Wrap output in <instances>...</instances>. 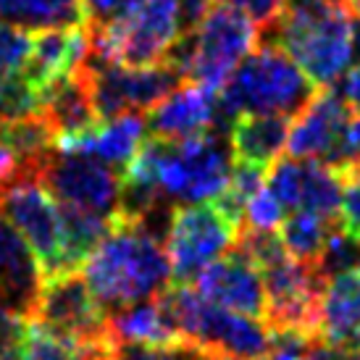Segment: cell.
<instances>
[{
	"label": "cell",
	"instance_id": "cell-47",
	"mask_svg": "<svg viewBox=\"0 0 360 360\" xmlns=\"http://www.w3.org/2000/svg\"><path fill=\"white\" fill-rule=\"evenodd\" d=\"M358 169H360V163H358Z\"/></svg>",
	"mask_w": 360,
	"mask_h": 360
},
{
	"label": "cell",
	"instance_id": "cell-10",
	"mask_svg": "<svg viewBox=\"0 0 360 360\" xmlns=\"http://www.w3.org/2000/svg\"><path fill=\"white\" fill-rule=\"evenodd\" d=\"M37 179L45 184L56 202L90 210L105 219H113L119 213L121 171L110 169L98 158L56 150L40 169Z\"/></svg>",
	"mask_w": 360,
	"mask_h": 360
},
{
	"label": "cell",
	"instance_id": "cell-5",
	"mask_svg": "<svg viewBox=\"0 0 360 360\" xmlns=\"http://www.w3.org/2000/svg\"><path fill=\"white\" fill-rule=\"evenodd\" d=\"M195 56L187 82L221 92L234 69L260 45V30L240 8L216 0L195 27Z\"/></svg>",
	"mask_w": 360,
	"mask_h": 360
},
{
	"label": "cell",
	"instance_id": "cell-12",
	"mask_svg": "<svg viewBox=\"0 0 360 360\" xmlns=\"http://www.w3.org/2000/svg\"><path fill=\"white\" fill-rule=\"evenodd\" d=\"M148 134L169 142L205 137L219 124V92L195 82H184L148 110Z\"/></svg>",
	"mask_w": 360,
	"mask_h": 360
},
{
	"label": "cell",
	"instance_id": "cell-6",
	"mask_svg": "<svg viewBox=\"0 0 360 360\" xmlns=\"http://www.w3.org/2000/svg\"><path fill=\"white\" fill-rule=\"evenodd\" d=\"M79 71L87 79L101 121L116 119L124 113H148L153 105H158L166 95H171L179 84L187 82L169 63L131 69V66L108 63V60H98L90 56L84 58Z\"/></svg>",
	"mask_w": 360,
	"mask_h": 360
},
{
	"label": "cell",
	"instance_id": "cell-28",
	"mask_svg": "<svg viewBox=\"0 0 360 360\" xmlns=\"http://www.w3.org/2000/svg\"><path fill=\"white\" fill-rule=\"evenodd\" d=\"M34 113H42V92L24 77V71L0 77V121L24 119Z\"/></svg>",
	"mask_w": 360,
	"mask_h": 360
},
{
	"label": "cell",
	"instance_id": "cell-7",
	"mask_svg": "<svg viewBox=\"0 0 360 360\" xmlns=\"http://www.w3.org/2000/svg\"><path fill=\"white\" fill-rule=\"evenodd\" d=\"M237 231L240 226L224 219L213 202L176 205L171 210L169 231L163 240L174 279L179 284L198 279L202 269H208L234 248Z\"/></svg>",
	"mask_w": 360,
	"mask_h": 360
},
{
	"label": "cell",
	"instance_id": "cell-26",
	"mask_svg": "<svg viewBox=\"0 0 360 360\" xmlns=\"http://www.w3.org/2000/svg\"><path fill=\"white\" fill-rule=\"evenodd\" d=\"M113 350V345H92V342L69 340L30 323L21 360H105V355Z\"/></svg>",
	"mask_w": 360,
	"mask_h": 360
},
{
	"label": "cell",
	"instance_id": "cell-41",
	"mask_svg": "<svg viewBox=\"0 0 360 360\" xmlns=\"http://www.w3.org/2000/svg\"><path fill=\"white\" fill-rule=\"evenodd\" d=\"M302 360H345V350H340V347H331V345H326V342H316L313 347L308 350V355Z\"/></svg>",
	"mask_w": 360,
	"mask_h": 360
},
{
	"label": "cell",
	"instance_id": "cell-29",
	"mask_svg": "<svg viewBox=\"0 0 360 360\" xmlns=\"http://www.w3.org/2000/svg\"><path fill=\"white\" fill-rule=\"evenodd\" d=\"M316 269L326 281L342 274H350V271H360V240L347 234L340 224L321 252Z\"/></svg>",
	"mask_w": 360,
	"mask_h": 360
},
{
	"label": "cell",
	"instance_id": "cell-11",
	"mask_svg": "<svg viewBox=\"0 0 360 360\" xmlns=\"http://www.w3.org/2000/svg\"><path fill=\"white\" fill-rule=\"evenodd\" d=\"M352 110L342 101V95L331 87H323L313 95V101L292 119L287 150L290 158L321 160L334 169L352 166L347 155V127Z\"/></svg>",
	"mask_w": 360,
	"mask_h": 360
},
{
	"label": "cell",
	"instance_id": "cell-1",
	"mask_svg": "<svg viewBox=\"0 0 360 360\" xmlns=\"http://www.w3.org/2000/svg\"><path fill=\"white\" fill-rule=\"evenodd\" d=\"M92 297L105 313L153 300L174 279L166 245L148 221L113 216L110 231L82 266Z\"/></svg>",
	"mask_w": 360,
	"mask_h": 360
},
{
	"label": "cell",
	"instance_id": "cell-3",
	"mask_svg": "<svg viewBox=\"0 0 360 360\" xmlns=\"http://www.w3.org/2000/svg\"><path fill=\"white\" fill-rule=\"evenodd\" d=\"M316 92L319 87L287 53L276 45L260 42L219 92V124L229 127L242 113L295 119Z\"/></svg>",
	"mask_w": 360,
	"mask_h": 360
},
{
	"label": "cell",
	"instance_id": "cell-30",
	"mask_svg": "<svg viewBox=\"0 0 360 360\" xmlns=\"http://www.w3.org/2000/svg\"><path fill=\"white\" fill-rule=\"evenodd\" d=\"M266 190L279 200L284 210H300L302 200V160L279 158L266 171Z\"/></svg>",
	"mask_w": 360,
	"mask_h": 360
},
{
	"label": "cell",
	"instance_id": "cell-43",
	"mask_svg": "<svg viewBox=\"0 0 360 360\" xmlns=\"http://www.w3.org/2000/svg\"><path fill=\"white\" fill-rule=\"evenodd\" d=\"M198 360H240V358H231V355H221V352H200Z\"/></svg>",
	"mask_w": 360,
	"mask_h": 360
},
{
	"label": "cell",
	"instance_id": "cell-19",
	"mask_svg": "<svg viewBox=\"0 0 360 360\" xmlns=\"http://www.w3.org/2000/svg\"><path fill=\"white\" fill-rule=\"evenodd\" d=\"M42 116L48 119L58 140L82 137L101 124L87 79L82 77L79 69L56 82L51 90L42 95Z\"/></svg>",
	"mask_w": 360,
	"mask_h": 360
},
{
	"label": "cell",
	"instance_id": "cell-37",
	"mask_svg": "<svg viewBox=\"0 0 360 360\" xmlns=\"http://www.w3.org/2000/svg\"><path fill=\"white\" fill-rule=\"evenodd\" d=\"M229 6L240 8L248 19L258 24V30H266L271 21L276 19V13L281 11L284 0H226Z\"/></svg>",
	"mask_w": 360,
	"mask_h": 360
},
{
	"label": "cell",
	"instance_id": "cell-45",
	"mask_svg": "<svg viewBox=\"0 0 360 360\" xmlns=\"http://www.w3.org/2000/svg\"><path fill=\"white\" fill-rule=\"evenodd\" d=\"M342 3L352 11V16H360V0H342Z\"/></svg>",
	"mask_w": 360,
	"mask_h": 360
},
{
	"label": "cell",
	"instance_id": "cell-17",
	"mask_svg": "<svg viewBox=\"0 0 360 360\" xmlns=\"http://www.w3.org/2000/svg\"><path fill=\"white\" fill-rule=\"evenodd\" d=\"M319 340L340 350L360 340V271L326 281L319 302Z\"/></svg>",
	"mask_w": 360,
	"mask_h": 360
},
{
	"label": "cell",
	"instance_id": "cell-40",
	"mask_svg": "<svg viewBox=\"0 0 360 360\" xmlns=\"http://www.w3.org/2000/svg\"><path fill=\"white\" fill-rule=\"evenodd\" d=\"M16 176H19V163H16L13 155L0 145V192L6 190Z\"/></svg>",
	"mask_w": 360,
	"mask_h": 360
},
{
	"label": "cell",
	"instance_id": "cell-35",
	"mask_svg": "<svg viewBox=\"0 0 360 360\" xmlns=\"http://www.w3.org/2000/svg\"><path fill=\"white\" fill-rule=\"evenodd\" d=\"M345 174V192H342L340 224L342 229L360 240V169L352 163L347 169H340Z\"/></svg>",
	"mask_w": 360,
	"mask_h": 360
},
{
	"label": "cell",
	"instance_id": "cell-39",
	"mask_svg": "<svg viewBox=\"0 0 360 360\" xmlns=\"http://www.w3.org/2000/svg\"><path fill=\"white\" fill-rule=\"evenodd\" d=\"M342 101L350 105V110H358L360 113V63H352L350 71L340 79V90Z\"/></svg>",
	"mask_w": 360,
	"mask_h": 360
},
{
	"label": "cell",
	"instance_id": "cell-44",
	"mask_svg": "<svg viewBox=\"0 0 360 360\" xmlns=\"http://www.w3.org/2000/svg\"><path fill=\"white\" fill-rule=\"evenodd\" d=\"M345 360H360V342H355L352 347L345 350Z\"/></svg>",
	"mask_w": 360,
	"mask_h": 360
},
{
	"label": "cell",
	"instance_id": "cell-46",
	"mask_svg": "<svg viewBox=\"0 0 360 360\" xmlns=\"http://www.w3.org/2000/svg\"><path fill=\"white\" fill-rule=\"evenodd\" d=\"M358 42H360V24H358Z\"/></svg>",
	"mask_w": 360,
	"mask_h": 360
},
{
	"label": "cell",
	"instance_id": "cell-23",
	"mask_svg": "<svg viewBox=\"0 0 360 360\" xmlns=\"http://www.w3.org/2000/svg\"><path fill=\"white\" fill-rule=\"evenodd\" d=\"M60 216V245H63V271H82L84 260L90 258L95 248L105 240L113 219L90 213L58 202Z\"/></svg>",
	"mask_w": 360,
	"mask_h": 360
},
{
	"label": "cell",
	"instance_id": "cell-4",
	"mask_svg": "<svg viewBox=\"0 0 360 360\" xmlns=\"http://www.w3.org/2000/svg\"><path fill=\"white\" fill-rule=\"evenodd\" d=\"M90 32V58L145 69L163 63L181 34L179 0H145L127 19Z\"/></svg>",
	"mask_w": 360,
	"mask_h": 360
},
{
	"label": "cell",
	"instance_id": "cell-27",
	"mask_svg": "<svg viewBox=\"0 0 360 360\" xmlns=\"http://www.w3.org/2000/svg\"><path fill=\"white\" fill-rule=\"evenodd\" d=\"M263 181H266V169L231 160L229 181H226V187H224V192H221L219 198L210 202L219 208V213L224 219L231 221L234 226H242V224H245L248 205H250L252 198L263 190Z\"/></svg>",
	"mask_w": 360,
	"mask_h": 360
},
{
	"label": "cell",
	"instance_id": "cell-48",
	"mask_svg": "<svg viewBox=\"0 0 360 360\" xmlns=\"http://www.w3.org/2000/svg\"><path fill=\"white\" fill-rule=\"evenodd\" d=\"M358 342H360V340H358Z\"/></svg>",
	"mask_w": 360,
	"mask_h": 360
},
{
	"label": "cell",
	"instance_id": "cell-13",
	"mask_svg": "<svg viewBox=\"0 0 360 360\" xmlns=\"http://www.w3.org/2000/svg\"><path fill=\"white\" fill-rule=\"evenodd\" d=\"M45 271L27 240L0 213V310L32 321Z\"/></svg>",
	"mask_w": 360,
	"mask_h": 360
},
{
	"label": "cell",
	"instance_id": "cell-8",
	"mask_svg": "<svg viewBox=\"0 0 360 360\" xmlns=\"http://www.w3.org/2000/svg\"><path fill=\"white\" fill-rule=\"evenodd\" d=\"M30 323L69 340L113 345L108 334V313L92 297L82 271H60L45 276Z\"/></svg>",
	"mask_w": 360,
	"mask_h": 360
},
{
	"label": "cell",
	"instance_id": "cell-36",
	"mask_svg": "<svg viewBox=\"0 0 360 360\" xmlns=\"http://www.w3.org/2000/svg\"><path fill=\"white\" fill-rule=\"evenodd\" d=\"M281 221H284V208L279 205V200H276L269 190H260L250 200V205H248L245 226L276 231L281 226Z\"/></svg>",
	"mask_w": 360,
	"mask_h": 360
},
{
	"label": "cell",
	"instance_id": "cell-2",
	"mask_svg": "<svg viewBox=\"0 0 360 360\" xmlns=\"http://www.w3.org/2000/svg\"><path fill=\"white\" fill-rule=\"evenodd\" d=\"M260 42L287 53L319 90L350 71L358 53V24L342 0H284Z\"/></svg>",
	"mask_w": 360,
	"mask_h": 360
},
{
	"label": "cell",
	"instance_id": "cell-14",
	"mask_svg": "<svg viewBox=\"0 0 360 360\" xmlns=\"http://www.w3.org/2000/svg\"><path fill=\"white\" fill-rule=\"evenodd\" d=\"M195 281L198 292L213 305L250 319H266V290L260 271L237 252L229 250L224 258L210 263Z\"/></svg>",
	"mask_w": 360,
	"mask_h": 360
},
{
	"label": "cell",
	"instance_id": "cell-20",
	"mask_svg": "<svg viewBox=\"0 0 360 360\" xmlns=\"http://www.w3.org/2000/svg\"><path fill=\"white\" fill-rule=\"evenodd\" d=\"M108 334L113 345H137V347H176L184 342L171 329L158 295L153 300L137 302L129 308L108 313Z\"/></svg>",
	"mask_w": 360,
	"mask_h": 360
},
{
	"label": "cell",
	"instance_id": "cell-22",
	"mask_svg": "<svg viewBox=\"0 0 360 360\" xmlns=\"http://www.w3.org/2000/svg\"><path fill=\"white\" fill-rule=\"evenodd\" d=\"M0 24L24 32L69 30L84 24L82 0H0Z\"/></svg>",
	"mask_w": 360,
	"mask_h": 360
},
{
	"label": "cell",
	"instance_id": "cell-21",
	"mask_svg": "<svg viewBox=\"0 0 360 360\" xmlns=\"http://www.w3.org/2000/svg\"><path fill=\"white\" fill-rule=\"evenodd\" d=\"M0 145L19 163V174L37 176L53 153L58 150V137L42 113L24 119L0 121Z\"/></svg>",
	"mask_w": 360,
	"mask_h": 360
},
{
	"label": "cell",
	"instance_id": "cell-25",
	"mask_svg": "<svg viewBox=\"0 0 360 360\" xmlns=\"http://www.w3.org/2000/svg\"><path fill=\"white\" fill-rule=\"evenodd\" d=\"M345 174L321 160H302L300 210L319 213L323 219H340Z\"/></svg>",
	"mask_w": 360,
	"mask_h": 360
},
{
	"label": "cell",
	"instance_id": "cell-9",
	"mask_svg": "<svg viewBox=\"0 0 360 360\" xmlns=\"http://www.w3.org/2000/svg\"><path fill=\"white\" fill-rule=\"evenodd\" d=\"M0 213L27 240L32 252L40 260L45 276L63 271L58 202L53 200V195L37 176L19 174L11 181L0 192Z\"/></svg>",
	"mask_w": 360,
	"mask_h": 360
},
{
	"label": "cell",
	"instance_id": "cell-34",
	"mask_svg": "<svg viewBox=\"0 0 360 360\" xmlns=\"http://www.w3.org/2000/svg\"><path fill=\"white\" fill-rule=\"evenodd\" d=\"M198 347L176 345V347H137V345H113L105 360H198Z\"/></svg>",
	"mask_w": 360,
	"mask_h": 360
},
{
	"label": "cell",
	"instance_id": "cell-31",
	"mask_svg": "<svg viewBox=\"0 0 360 360\" xmlns=\"http://www.w3.org/2000/svg\"><path fill=\"white\" fill-rule=\"evenodd\" d=\"M32 56V34L8 24H0V77L21 74Z\"/></svg>",
	"mask_w": 360,
	"mask_h": 360
},
{
	"label": "cell",
	"instance_id": "cell-33",
	"mask_svg": "<svg viewBox=\"0 0 360 360\" xmlns=\"http://www.w3.org/2000/svg\"><path fill=\"white\" fill-rule=\"evenodd\" d=\"M145 0H82L84 11V27L87 30H103L116 21L127 19L129 13L140 8Z\"/></svg>",
	"mask_w": 360,
	"mask_h": 360
},
{
	"label": "cell",
	"instance_id": "cell-38",
	"mask_svg": "<svg viewBox=\"0 0 360 360\" xmlns=\"http://www.w3.org/2000/svg\"><path fill=\"white\" fill-rule=\"evenodd\" d=\"M216 0H179V16H181V32L195 30L200 19L210 11Z\"/></svg>",
	"mask_w": 360,
	"mask_h": 360
},
{
	"label": "cell",
	"instance_id": "cell-42",
	"mask_svg": "<svg viewBox=\"0 0 360 360\" xmlns=\"http://www.w3.org/2000/svg\"><path fill=\"white\" fill-rule=\"evenodd\" d=\"M347 155L352 163H360V113L352 116L347 127Z\"/></svg>",
	"mask_w": 360,
	"mask_h": 360
},
{
	"label": "cell",
	"instance_id": "cell-18",
	"mask_svg": "<svg viewBox=\"0 0 360 360\" xmlns=\"http://www.w3.org/2000/svg\"><path fill=\"white\" fill-rule=\"evenodd\" d=\"M292 119L242 113L229 124V153L237 163H250L258 169H271L287 150Z\"/></svg>",
	"mask_w": 360,
	"mask_h": 360
},
{
	"label": "cell",
	"instance_id": "cell-15",
	"mask_svg": "<svg viewBox=\"0 0 360 360\" xmlns=\"http://www.w3.org/2000/svg\"><path fill=\"white\" fill-rule=\"evenodd\" d=\"M90 53V32L87 27L69 30H45L32 37V56L24 69V77L45 95L56 82L79 69Z\"/></svg>",
	"mask_w": 360,
	"mask_h": 360
},
{
	"label": "cell",
	"instance_id": "cell-32",
	"mask_svg": "<svg viewBox=\"0 0 360 360\" xmlns=\"http://www.w3.org/2000/svg\"><path fill=\"white\" fill-rule=\"evenodd\" d=\"M319 342L308 331L297 329H271L269 331V350L263 360H302L308 350Z\"/></svg>",
	"mask_w": 360,
	"mask_h": 360
},
{
	"label": "cell",
	"instance_id": "cell-16",
	"mask_svg": "<svg viewBox=\"0 0 360 360\" xmlns=\"http://www.w3.org/2000/svg\"><path fill=\"white\" fill-rule=\"evenodd\" d=\"M145 137H148L145 116L142 113H124L116 119L101 121L95 129L82 134V137L58 140V150L90 155V158L108 163L110 169L124 171L142 148Z\"/></svg>",
	"mask_w": 360,
	"mask_h": 360
},
{
	"label": "cell",
	"instance_id": "cell-24",
	"mask_svg": "<svg viewBox=\"0 0 360 360\" xmlns=\"http://www.w3.org/2000/svg\"><path fill=\"white\" fill-rule=\"evenodd\" d=\"M337 226H340V219H323L319 213L295 210L290 219L281 221L279 237H281V245L287 248V252H290L292 258L316 266Z\"/></svg>",
	"mask_w": 360,
	"mask_h": 360
}]
</instances>
